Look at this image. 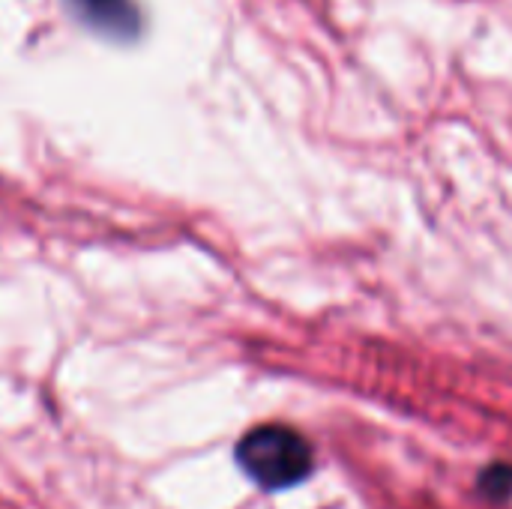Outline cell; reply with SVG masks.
Wrapping results in <instances>:
<instances>
[{
    "label": "cell",
    "mask_w": 512,
    "mask_h": 509,
    "mask_svg": "<svg viewBox=\"0 0 512 509\" xmlns=\"http://www.w3.org/2000/svg\"><path fill=\"white\" fill-rule=\"evenodd\" d=\"M240 471L264 492H285L300 486L312 468L315 453L309 441L282 423H264L246 432L234 450Z\"/></svg>",
    "instance_id": "6da1fadb"
},
{
    "label": "cell",
    "mask_w": 512,
    "mask_h": 509,
    "mask_svg": "<svg viewBox=\"0 0 512 509\" xmlns=\"http://www.w3.org/2000/svg\"><path fill=\"white\" fill-rule=\"evenodd\" d=\"M72 12L96 33L111 39H132L141 27L135 0H69Z\"/></svg>",
    "instance_id": "7a4b0ae2"
},
{
    "label": "cell",
    "mask_w": 512,
    "mask_h": 509,
    "mask_svg": "<svg viewBox=\"0 0 512 509\" xmlns=\"http://www.w3.org/2000/svg\"><path fill=\"white\" fill-rule=\"evenodd\" d=\"M480 489L486 498H510L512 495V468H492L483 474Z\"/></svg>",
    "instance_id": "3957f363"
}]
</instances>
